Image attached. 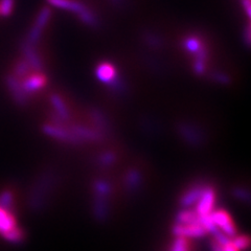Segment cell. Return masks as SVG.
<instances>
[{
	"mask_svg": "<svg viewBox=\"0 0 251 251\" xmlns=\"http://www.w3.org/2000/svg\"><path fill=\"white\" fill-rule=\"evenodd\" d=\"M49 2L54 6L61 7V9L77 13L81 16L83 21L88 23V25H94L96 23L94 16L82 3L75 1V0H49Z\"/></svg>",
	"mask_w": 251,
	"mask_h": 251,
	"instance_id": "1",
	"label": "cell"
},
{
	"mask_svg": "<svg viewBox=\"0 0 251 251\" xmlns=\"http://www.w3.org/2000/svg\"><path fill=\"white\" fill-rule=\"evenodd\" d=\"M216 200V194L215 191L211 190V188H206V190H203L198 203V216L200 219L209 217L210 214L213 213V208L215 205Z\"/></svg>",
	"mask_w": 251,
	"mask_h": 251,
	"instance_id": "2",
	"label": "cell"
},
{
	"mask_svg": "<svg viewBox=\"0 0 251 251\" xmlns=\"http://www.w3.org/2000/svg\"><path fill=\"white\" fill-rule=\"evenodd\" d=\"M210 219L214 225L219 226L222 228L224 233L227 235H233L235 233V227L232 222L230 216L225 210H217L210 214Z\"/></svg>",
	"mask_w": 251,
	"mask_h": 251,
	"instance_id": "3",
	"label": "cell"
},
{
	"mask_svg": "<svg viewBox=\"0 0 251 251\" xmlns=\"http://www.w3.org/2000/svg\"><path fill=\"white\" fill-rule=\"evenodd\" d=\"M175 232L180 238L185 237H201V235L205 234L206 229L201 223V220L198 222H192V223H184L179 224L176 226Z\"/></svg>",
	"mask_w": 251,
	"mask_h": 251,
	"instance_id": "4",
	"label": "cell"
},
{
	"mask_svg": "<svg viewBox=\"0 0 251 251\" xmlns=\"http://www.w3.org/2000/svg\"><path fill=\"white\" fill-rule=\"evenodd\" d=\"M17 226V221L9 209L0 207V234L9 231Z\"/></svg>",
	"mask_w": 251,
	"mask_h": 251,
	"instance_id": "5",
	"label": "cell"
},
{
	"mask_svg": "<svg viewBox=\"0 0 251 251\" xmlns=\"http://www.w3.org/2000/svg\"><path fill=\"white\" fill-rule=\"evenodd\" d=\"M45 84V77L43 75L36 74L33 75H29L25 78V83L21 85L22 90L25 92H34L38 89L42 88Z\"/></svg>",
	"mask_w": 251,
	"mask_h": 251,
	"instance_id": "6",
	"label": "cell"
},
{
	"mask_svg": "<svg viewBox=\"0 0 251 251\" xmlns=\"http://www.w3.org/2000/svg\"><path fill=\"white\" fill-rule=\"evenodd\" d=\"M49 17H50V11L49 10H43L40 14V16H39L38 19H37V22H36V25L34 26V28L31 29L30 34H29V38H28V42L29 44H33L34 42H36L39 37H40V34H41V29L44 27L45 23L47 22V20H49Z\"/></svg>",
	"mask_w": 251,
	"mask_h": 251,
	"instance_id": "7",
	"label": "cell"
},
{
	"mask_svg": "<svg viewBox=\"0 0 251 251\" xmlns=\"http://www.w3.org/2000/svg\"><path fill=\"white\" fill-rule=\"evenodd\" d=\"M116 74V70L113 65L110 64V63H103L100 64L98 68L97 75L100 77V80L103 82H110L112 81Z\"/></svg>",
	"mask_w": 251,
	"mask_h": 251,
	"instance_id": "8",
	"label": "cell"
},
{
	"mask_svg": "<svg viewBox=\"0 0 251 251\" xmlns=\"http://www.w3.org/2000/svg\"><path fill=\"white\" fill-rule=\"evenodd\" d=\"M2 237L5 240L9 241V242L19 243V242H21L23 240V238H25V233H23V231L19 228V227L16 226L15 228L2 233Z\"/></svg>",
	"mask_w": 251,
	"mask_h": 251,
	"instance_id": "9",
	"label": "cell"
},
{
	"mask_svg": "<svg viewBox=\"0 0 251 251\" xmlns=\"http://www.w3.org/2000/svg\"><path fill=\"white\" fill-rule=\"evenodd\" d=\"M14 198L13 194L10 191H4L0 194V207L11 210L13 207Z\"/></svg>",
	"mask_w": 251,
	"mask_h": 251,
	"instance_id": "10",
	"label": "cell"
},
{
	"mask_svg": "<svg viewBox=\"0 0 251 251\" xmlns=\"http://www.w3.org/2000/svg\"><path fill=\"white\" fill-rule=\"evenodd\" d=\"M171 251H191V247L185 238H179Z\"/></svg>",
	"mask_w": 251,
	"mask_h": 251,
	"instance_id": "11",
	"label": "cell"
},
{
	"mask_svg": "<svg viewBox=\"0 0 251 251\" xmlns=\"http://www.w3.org/2000/svg\"><path fill=\"white\" fill-rule=\"evenodd\" d=\"M14 6V0H1L0 2V14L3 16L10 15Z\"/></svg>",
	"mask_w": 251,
	"mask_h": 251,
	"instance_id": "12",
	"label": "cell"
},
{
	"mask_svg": "<svg viewBox=\"0 0 251 251\" xmlns=\"http://www.w3.org/2000/svg\"><path fill=\"white\" fill-rule=\"evenodd\" d=\"M233 242L240 249H245L249 245V239L245 237V235H240V237H238Z\"/></svg>",
	"mask_w": 251,
	"mask_h": 251,
	"instance_id": "13",
	"label": "cell"
}]
</instances>
